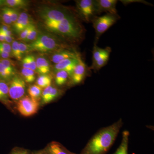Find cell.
<instances>
[{
  "mask_svg": "<svg viewBox=\"0 0 154 154\" xmlns=\"http://www.w3.org/2000/svg\"><path fill=\"white\" fill-rule=\"evenodd\" d=\"M122 119L103 128L91 138L81 154H105L113 146L123 125Z\"/></svg>",
  "mask_w": 154,
  "mask_h": 154,
  "instance_id": "obj_1",
  "label": "cell"
},
{
  "mask_svg": "<svg viewBox=\"0 0 154 154\" xmlns=\"http://www.w3.org/2000/svg\"><path fill=\"white\" fill-rule=\"evenodd\" d=\"M30 51L40 52L54 51L63 48H72L65 42L51 34L41 33L29 44Z\"/></svg>",
  "mask_w": 154,
  "mask_h": 154,
  "instance_id": "obj_2",
  "label": "cell"
},
{
  "mask_svg": "<svg viewBox=\"0 0 154 154\" xmlns=\"http://www.w3.org/2000/svg\"><path fill=\"white\" fill-rule=\"evenodd\" d=\"M120 19L118 14H106L101 17H95L91 23L95 29V42L94 44H97L99 38L112 25Z\"/></svg>",
  "mask_w": 154,
  "mask_h": 154,
  "instance_id": "obj_3",
  "label": "cell"
},
{
  "mask_svg": "<svg viewBox=\"0 0 154 154\" xmlns=\"http://www.w3.org/2000/svg\"><path fill=\"white\" fill-rule=\"evenodd\" d=\"M76 3L78 16L86 23H91L100 15L96 0H79L76 1Z\"/></svg>",
  "mask_w": 154,
  "mask_h": 154,
  "instance_id": "obj_4",
  "label": "cell"
},
{
  "mask_svg": "<svg viewBox=\"0 0 154 154\" xmlns=\"http://www.w3.org/2000/svg\"><path fill=\"white\" fill-rule=\"evenodd\" d=\"M38 14L42 21H58L66 19L74 13L65 7L57 6L43 8Z\"/></svg>",
  "mask_w": 154,
  "mask_h": 154,
  "instance_id": "obj_5",
  "label": "cell"
},
{
  "mask_svg": "<svg viewBox=\"0 0 154 154\" xmlns=\"http://www.w3.org/2000/svg\"><path fill=\"white\" fill-rule=\"evenodd\" d=\"M39 102L24 96L17 102V109L21 115L25 117H30L37 113L39 109Z\"/></svg>",
  "mask_w": 154,
  "mask_h": 154,
  "instance_id": "obj_6",
  "label": "cell"
},
{
  "mask_svg": "<svg viewBox=\"0 0 154 154\" xmlns=\"http://www.w3.org/2000/svg\"><path fill=\"white\" fill-rule=\"evenodd\" d=\"M8 87L10 99L18 101L24 97L26 91V83L21 76L15 75L10 81Z\"/></svg>",
  "mask_w": 154,
  "mask_h": 154,
  "instance_id": "obj_7",
  "label": "cell"
},
{
  "mask_svg": "<svg viewBox=\"0 0 154 154\" xmlns=\"http://www.w3.org/2000/svg\"><path fill=\"white\" fill-rule=\"evenodd\" d=\"M91 70L89 67L80 59L79 63L75 66L69 81V85L75 86L80 85L85 81L91 74Z\"/></svg>",
  "mask_w": 154,
  "mask_h": 154,
  "instance_id": "obj_8",
  "label": "cell"
},
{
  "mask_svg": "<svg viewBox=\"0 0 154 154\" xmlns=\"http://www.w3.org/2000/svg\"><path fill=\"white\" fill-rule=\"evenodd\" d=\"M79 57H81L80 54L73 48H63L53 52L50 58L51 60L56 64L67 59Z\"/></svg>",
  "mask_w": 154,
  "mask_h": 154,
  "instance_id": "obj_9",
  "label": "cell"
},
{
  "mask_svg": "<svg viewBox=\"0 0 154 154\" xmlns=\"http://www.w3.org/2000/svg\"><path fill=\"white\" fill-rule=\"evenodd\" d=\"M80 59L81 57L67 59L62 61L59 63L54 65V70L56 72L60 70L65 71L68 73L70 77L75 67L79 63Z\"/></svg>",
  "mask_w": 154,
  "mask_h": 154,
  "instance_id": "obj_10",
  "label": "cell"
},
{
  "mask_svg": "<svg viewBox=\"0 0 154 154\" xmlns=\"http://www.w3.org/2000/svg\"><path fill=\"white\" fill-rule=\"evenodd\" d=\"M96 2L99 14L103 12L118 14L116 9L117 0H96Z\"/></svg>",
  "mask_w": 154,
  "mask_h": 154,
  "instance_id": "obj_11",
  "label": "cell"
},
{
  "mask_svg": "<svg viewBox=\"0 0 154 154\" xmlns=\"http://www.w3.org/2000/svg\"><path fill=\"white\" fill-rule=\"evenodd\" d=\"M32 23L29 15L25 12H23L20 13L16 22L13 24V28L15 33L19 35L21 31Z\"/></svg>",
  "mask_w": 154,
  "mask_h": 154,
  "instance_id": "obj_12",
  "label": "cell"
},
{
  "mask_svg": "<svg viewBox=\"0 0 154 154\" xmlns=\"http://www.w3.org/2000/svg\"><path fill=\"white\" fill-rule=\"evenodd\" d=\"M44 150L46 154H78L70 151L61 144L56 141L50 143Z\"/></svg>",
  "mask_w": 154,
  "mask_h": 154,
  "instance_id": "obj_13",
  "label": "cell"
},
{
  "mask_svg": "<svg viewBox=\"0 0 154 154\" xmlns=\"http://www.w3.org/2000/svg\"><path fill=\"white\" fill-rule=\"evenodd\" d=\"M50 71V64L46 58L40 56L36 59V71L37 73L40 75L48 74Z\"/></svg>",
  "mask_w": 154,
  "mask_h": 154,
  "instance_id": "obj_14",
  "label": "cell"
},
{
  "mask_svg": "<svg viewBox=\"0 0 154 154\" xmlns=\"http://www.w3.org/2000/svg\"><path fill=\"white\" fill-rule=\"evenodd\" d=\"M130 133L127 130L122 132L121 143L119 146L113 154H128Z\"/></svg>",
  "mask_w": 154,
  "mask_h": 154,
  "instance_id": "obj_15",
  "label": "cell"
},
{
  "mask_svg": "<svg viewBox=\"0 0 154 154\" xmlns=\"http://www.w3.org/2000/svg\"><path fill=\"white\" fill-rule=\"evenodd\" d=\"M111 52V48L110 47H107L105 48H100L98 47L97 44H94L93 48V56H92V64H94L97 61L100 60L105 56L108 54H110Z\"/></svg>",
  "mask_w": 154,
  "mask_h": 154,
  "instance_id": "obj_16",
  "label": "cell"
},
{
  "mask_svg": "<svg viewBox=\"0 0 154 154\" xmlns=\"http://www.w3.org/2000/svg\"><path fill=\"white\" fill-rule=\"evenodd\" d=\"M10 99L8 85L6 82L0 80V102L9 107L11 103Z\"/></svg>",
  "mask_w": 154,
  "mask_h": 154,
  "instance_id": "obj_17",
  "label": "cell"
},
{
  "mask_svg": "<svg viewBox=\"0 0 154 154\" xmlns=\"http://www.w3.org/2000/svg\"><path fill=\"white\" fill-rule=\"evenodd\" d=\"M69 75L66 72L63 70L58 71L56 73L55 82L56 85L59 87H62L68 84L69 81Z\"/></svg>",
  "mask_w": 154,
  "mask_h": 154,
  "instance_id": "obj_18",
  "label": "cell"
},
{
  "mask_svg": "<svg viewBox=\"0 0 154 154\" xmlns=\"http://www.w3.org/2000/svg\"><path fill=\"white\" fill-rule=\"evenodd\" d=\"M29 2L25 0H5V7L17 9L28 7Z\"/></svg>",
  "mask_w": 154,
  "mask_h": 154,
  "instance_id": "obj_19",
  "label": "cell"
},
{
  "mask_svg": "<svg viewBox=\"0 0 154 154\" xmlns=\"http://www.w3.org/2000/svg\"><path fill=\"white\" fill-rule=\"evenodd\" d=\"M42 89V88L36 85L30 86L28 89L29 97L33 100L39 102V100L41 99Z\"/></svg>",
  "mask_w": 154,
  "mask_h": 154,
  "instance_id": "obj_20",
  "label": "cell"
},
{
  "mask_svg": "<svg viewBox=\"0 0 154 154\" xmlns=\"http://www.w3.org/2000/svg\"><path fill=\"white\" fill-rule=\"evenodd\" d=\"M52 77L48 74L40 75L36 81V85L42 89L51 85Z\"/></svg>",
  "mask_w": 154,
  "mask_h": 154,
  "instance_id": "obj_21",
  "label": "cell"
},
{
  "mask_svg": "<svg viewBox=\"0 0 154 154\" xmlns=\"http://www.w3.org/2000/svg\"><path fill=\"white\" fill-rule=\"evenodd\" d=\"M21 75L25 83H33L36 79L35 72L30 69L23 68L21 70Z\"/></svg>",
  "mask_w": 154,
  "mask_h": 154,
  "instance_id": "obj_22",
  "label": "cell"
},
{
  "mask_svg": "<svg viewBox=\"0 0 154 154\" xmlns=\"http://www.w3.org/2000/svg\"><path fill=\"white\" fill-rule=\"evenodd\" d=\"M110 54H107L104 57L102 58L100 60L97 61L94 64H92L91 66L89 67L90 69L94 70L95 71H98L103 66L106 65L109 60Z\"/></svg>",
  "mask_w": 154,
  "mask_h": 154,
  "instance_id": "obj_23",
  "label": "cell"
},
{
  "mask_svg": "<svg viewBox=\"0 0 154 154\" xmlns=\"http://www.w3.org/2000/svg\"><path fill=\"white\" fill-rule=\"evenodd\" d=\"M14 75H15L9 72L0 62V80L5 82L7 81H11Z\"/></svg>",
  "mask_w": 154,
  "mask_h": 154,
  "instance_id": "obj_24",
  "label": "cell"
},
{
  "mask_svg": "<svg viewBox=\"0 0 154 154\" xmlns=\"http://www.w3.org/2000/svg\"><path fill=\"white\" fill-rule=\"evenodd\" d=\"M1 18L3 24L11 25L12 24L11 17L9 14L8 8L4 7L1 10Z\"/></svg>",
  "mask_w": 154,
  "mask_h": 154,
  "instance_id": "obj_25",
  "label": "cell"
},
{
  "mask_svg": "<svg viewBox=\"0 0 154 154\" xmlns=\"http://www.w3.org/2000/svg\"><path fill=\"white\" fill-rule=\"evenodd\" d=\"M0 62L9 72L14 75H16V68L15 63L10 59H0Z\"/></svg>",
  "mask_w": 154,
  "mask_h": 154,
  "instance_id": "obj_26",
  "label": "cell"
},
{
  "mask_svg": "<svg viewBox=\"0 0 154 154\" xmlns=\"http://www.w3.org/2000/svg\"><path fill=\"white\" fill-rule=\"evenodd\" d=\"M19 42L18 41H14L12 43L11 45V55L14 57L18 60H22V58L20 54L19 48Z\"/></svg>",
  "mask_w": 154,
  "mask_h": 154,
  "instance_id": "obj_27",
  "label": "cell"
},
{
  "mask_svg": "<svg viewBox=\"0 0 154 154\" xmlns=\"http://www.w3.org/2000/svg\"><path fill=\"white\" fill-rule=\"evenodd\" d=\"M38 30L36 25L33 23L31 25V28L30 32L28 33V36L24 41L25 42H31L34 41L38 36Z\"/></svg>",
  "mask_w": 154,
  "mask_h": 154,
  "instance_id": "obj_28",
  "label": "cell"
},
{
  "mask_svg": "<svg viewBox=\"0 0 154 154\" xmlns=\"http://www.w3.org/2000/svg\"><path fill=\"white\" fill-rule=\"evenodd\" d=\"M52 88V86H48L47 88H45L43 91H42L41 96L42 104V105L48 104V100Z\"/></svg>",
  "mask_w": 154,
  "mask_h": 154,
  "instance_id": "obj_29",
  "label": "cell"
},
{
  "mask_svg": "<svg viewBox=\"0 0 154 154\" xmlns=\"http://www.w3.org/2000/svg\"><path fill=\"white\" fill-rule=\"evenodd\" d=\"M19 48L20 55L22 58L24 55L30 51L29 45L27 43L22 42H19Z\"/></svg>",
  "mask_w": 154,
  "mask_h": 154,
  "instance_id": "obj_30",
  "label": "cell"
},
{
  "mask_svg": "<svg viewBox=\"0 0 154 154\" xmlns=\"http://www.w3.org/2000/svg\"><path fill=\"white\" fill-rule=\"evenodd\" d=\"M9 12L11 17V21L12 24L16 22L19 16V11L18 9L9 8Z\"/></svg>",
  "mask_w": 154,
  "mask_h": 154,
  "instance_id": "obj_31",
  "label": "cell"
},
{
  "mask_svg": "<svg viewBox=\"0 0 154 154\" xmlns=\"http://www.w3.org/2000/svg\"><path fill=\"white\" fill-rule=\"evenodd\" d=\"M26 57L28 60V63L30 65V69L36 71V59L33 55L26 56Z\"/></svg>",
  "mask_w": 154,
  "mask_h": 154,
  "instance_id": "obj_32",
  "label": "cell"
},
{
  "mask_svg": "<svg viewBox=\"0 0 154 154\" xmlns=\"http://www.w3.org/2000/svg\"><path fill=\"white\" fill-rule=\"evenodd\" d=\"M33 22L30 25H28L27 28H25V29H24L22 31H21V33L19 34V39L21 40H24L25 41V39L27 38L30 32V28H31V25L33 24Z\"/></svg>",
  "mask_w": 154,
  "mask_h": 154,
  "instance_id": "obj_33",
  "label": "cell"
},
{
  "mask_svg": "<svg viewBox=\"0 0 154 154\" xmlns=\"http://www.w3.org/2000/svg\"><path fill=\"white\" fill-rule=\"evenodd\" d=\"M10 154H32L30 151L26 149L22 148H14L12 149Z\"/></svg>",
  "mask_w": 154,
  "mask_h": 154,
  "instance_id": "obj_34",
  "label": "cell"
},
{
  "mask_svg": "<svg viewBox=\"0 0 154 154\" xmlns=\"http://www.w3.org/2000/svg\"><path fill=\"white\" fill-rule=\"evenodd\" d=\"M0 50L11 54V45L5 42H0Z\"/></svg>",
  "mask_w": 154,
  "mask_h": 154,
  "instance_id": "obj_35",
  "label": "cell"
},
{
  "mask_svg": "<svg viewBox=\"0 0 154 154\" xmlns=\"http://www.w3.org/2000/svg\"><path fill=\"white\" fill-rule=\"evenodd\" d=\"M12 57L11 54L0 50V57L1 58V59H10V58Z\"/></svg>",
  "mask_w": 154,
  "mask_h": 154,
  "instance_id": "obj_36",
  "label": "cell"
},
{
  "mask_svg": "<svg viewBox=\"0 0 154 154\" xmlns=\"http://www.w3.org/2000/svg\"><path fill=\"white\" fill-rule=\"evenodd\" d=\"M11 30V25H5L3 24V25L0 26V31L2 32H5L8 30Z\"/></svg>",
  "mask_w": 154,
  "mask_h": 154,
  "instance_id": "obj_37",
  "label": "cell"
},
{
  "mask_svg": "<svg viewBox=\"0 0 154 154\" xmlns=\"http://www.w3.org/2000/svg\"><path fill=\"white\" fill-rule=\"evenodd\" d=\"M4 36H5V42H7V43L10 44V43H12L13 41H14V38L13 36L4 35Z\"/></svg>",
  "mask_w": 154,
  "mask_h": 154,
  "instance_id": "obj_38",
  "label": "cell"
},
{
  "mask_svg": "<svg viewBox=\"0 0 154 154\" xmlns=\"http://www.w3.org/2000/svg\"><path fill=\"white\" fill-rule=\"evenodd\" d=\"M32 154H46V153L45 152V151L44 149H43L41 150L36 152Z\"/></svg>",
  "mask_w": 154,
  "mask_h": 154,
  "instance_id": "obj_39",
  "label": "cell"
},
{
  "mask_svg": "<svg viewBox=\"0 0 154 154\" xmlns=\"http://www.w3.org/2000/svg\"><path fill=\"white\" fill-rule=\"evenodd\" d=\"M0 42H5L4 34L2 33H1V32H0Z\"/></svg>",
  "mask_w": 154,
  "mask_h": 154,
  "instance_id": "obj_40",
  "label": "cell"
},
{
  "mask_svg": "<svg viewBox=\"0 0 154 154\" xmlns=\"http://www.w3.org/2000/svg\"><path fill=\"white\" fill-rule=\"evenodd\" d=\"M5 0H0V8L5 7Z\"/></svg>",
  "mask_w": 154,
  "mask_h": 154,
  "instance_id": "obj_41",
  "label": "cell"
}]
</instances>
